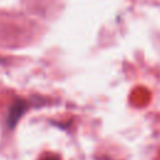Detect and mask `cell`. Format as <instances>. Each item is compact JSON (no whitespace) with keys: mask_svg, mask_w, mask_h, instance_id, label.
Wrapping results in <instances>:
<instances>
[{"mask_svg":"<svg viewBox=\"0 0 160 160\" xmlns=\"http://www.w3.org/2000/svg\"><path fill=\"white\" fill-rule=\"evenodd\" d=\"M44 160H59V159H56V158H46Z\"/></svg>","mask_w":160,"mask_h":160,"instance_id":"6da1fadb","label":"cell"}]
</instances>
